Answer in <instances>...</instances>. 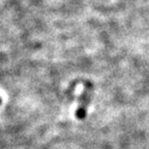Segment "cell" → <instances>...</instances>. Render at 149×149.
I'll return each mask as SVG.
<instances>
[{
  "label": "cell",
  "mask_w": 149,
  "mask_h": 149,
  "mask_svg": "<svg viewBox=\"0 0 149 149\" xmlns=\"http://www.w3.org/2000/svg\"><path fill=\"white\" fill-rule=\"evenodd\" d=\"M0 104H1V98H0Z\"/></svg>",
  "instance_id": "cell-1"
}]
</instances>
